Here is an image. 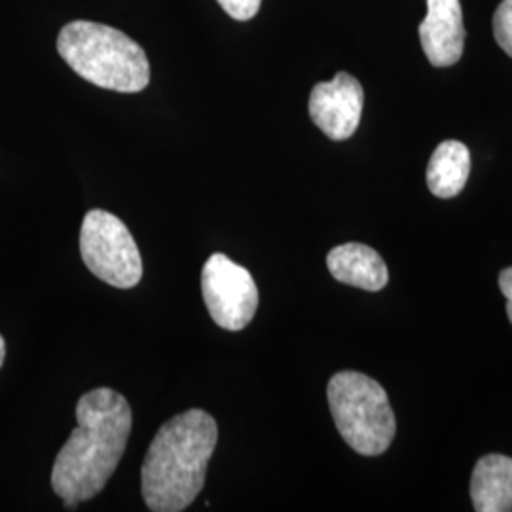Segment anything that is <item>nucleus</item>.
Segmentation results:
<instances>
[{
  "label": "nucleus",
  "mask_w": 512,
  "mask_h": 512,
  "mask_svg": "<svg viewBox=\"0 0 512 512\" xmlns=\"http://www.w3.org/2000/svg\"><path fill=\"white\" fill-rule=\"evenodd\" d=\"M365 92L361 82L348 73H338L330 82H319L310 93L313 124L332 141H346L361 122Z\"/></svg>",
  "instance_id": "nucleus-7"
},
{
  "label": "nucleus",
  "mask_w": 512,
  "mask_h": 512,
  "mask_svg": "<svg viewBox=\"0 0 512 512\" xmlns=\"http://www.w3.org/2000/svg\"><path fill=\"white\" fill-rule=\"evenodd\" d=\"M327 266L336 281L370 293L382 291L389 281L384 258L363 243L334 247L327 256Z\"/></svg>",
  "instance_id": "nucleus-9"
},
{
  "label": "nucleus",
  "mask_w": 512,
  "mask_h": 512,
  "mask_svg": "<svg viewBox=\"0 0 512 512\" xmlns=\"http://www.w3.org/2000/svg\"><path fill=\"white\" fill-rule=\"evenodd\" d=\"M202 293L211 319L220 329H245L258 308V289L251 272L222 253L203 264Z\"/></svg>",
  "instance_id": "nucleus-6"
},
{
  "label": "nucleus",
  "mask_w": 512,
  "mask_h": 512,
  "mask_svg": "<svg viewBox=\"0 0 512 512\" xmlns=\"http://www.w3.org/2000/svg\"><path fill=\"white\" fill-rule=\"evenodd\" d=\"M80 255L88 270L116 289H133L143 277V258L128 226L103 209L86 213Z\"/></svg>",
  "instance_id": "nucleus-5"
},
{
  "label": "nucleus",
  "mask_w": 512,
  "mask_h": 512,
  "mask_svg": "<svg viewBox=\"0 0 512 512\" xmlns=\"http://www.w3.org/2000/svg\"><path fill=\"white\" fill-rule=\"evenodd\" d=\"M471 499L478 512H511L512 459L501 454L478 459L471 478Z\"/></svg>",
  "instance_id": "nucleus-10"
},
{
  "label": "nucleus",
  "mask_w": 512,
  "mask_h": 512,
  "mask_svg": "<svg viewBox=\"0 0 512 512\" xmlns=\"http://www.w3.org/2000/svg\"><path fill=\"white\" fill-rule=\"evenodd\" d=\"M494 37L501 50L512 57V0H503L495 10Z\"/></svg>",
  "instance_id": "nucleus-12"
},
{
  "label": "nucleus",
  "mask_w": 512,
  "mask_h": 512,
  "mask_svg": "<svg viewBox=\"0 0 512 512\" xmlns=\"http://www.w3.org/2000/svg\"><path fill=\"white\" fill-rule=\"evenodd\" d=\"M4 359H6V342H4V338L0 336V368L4 365Z\"/></svg>",
  "instance_id": "nucleus-15"
},
{
  "label": "nucleus",
  "mask_w": 512,
  "mask_h": 512,
  "mask_svg": "<svg viewBox=\"0 0 512 512\" xmlns=\"http://www.w3.org/2000/svg\"><path fill=\"white\" fill-rule=\"evenodd\" d=\"M217 440V421L200 408L165 421L150 442L141 469V492L150 511L181 512L194 503Z\"/></svg>",
  "instance_id": "nucleus-2"
},
{
  "label": "nucleus",
  "mask_w": 512,
  "mask_h": 512,
  "mask_svg": "<svg viewBox=\"0 0 512 512\" xmlns=\"http://www.w3.org/2000/svg\"><path fill=\"white\" fill-rule=\"evenodd\" d=\"M330 412L338 433L361 456H380L397 431L384 387L361 372L344 370L327 387Z\"/></svg>",
  "instance_id": "nucleus-4"
},
{
  "label": "nucleus",
  "mask_w": 512,
  "mask_h": 512,
  "mask_svg": "<svg viewBox=\"0 0 512 512\" xmlns=\"http://www.w3.org/2000/svg\"><path fill=\"white\" fill-rule=\"evenodd\" d=\"M57 52L74 73L103 90L143 92L150 82L145 50L126 33L103 23H67L57 37Z\"/></svg>",
  "instance_id": "nucleus-3"
},
{
  "label": "nucleus",
  "mask_w": 512,
  "mask_h": 512,
  "mask_svg": "<svg viewBox=\"0 0 512 512\" xmlns=\"http://www.w3.org/2000/svg\"><path fill=\"white\" fill-rule=\"evenodd\" d=\"M471 173L469 148L459 141H444L435 148L427 165V186L440 198H456Z\"/></svg>",
  "instance_id": "nucleus-11"
},
{
  "label": "nucleus",
  "mask_w": 512,
  "mask_h": 512,
  "mask_svg": "<svg viewBox=\"0 0 512 512\" xmlns=\"http://www.w3.org/2000/svg\"><path fill=\"white\" fill-rule=\"evenodd\" d=\"M217 2L222 6V10L236 21H249L255 18L262 4V0H217Z\"/></svg>",
  "instance_id": "nucleus-13"
},
{
  "label": "nucleus",
  "mask_w": 512,
  "mask_h": 512,
  "mask_svg": "<svg viewBox=\"0 0 512 512\" xmlns=\"http://www.w3.org/2000/svg\"><path fill=\"white\" fill-rule=\"evenodd\" d=\"M76 421L52 469V488L67 511L103 492L126 452L133 416L124 395L97 387L80 397Z\"/></svg>",
  "instance_id": "nucleus-1"
},
{
  "label": "nucleus",
  "mask_w": 512,
  "mask_h": 512,
  "mask_svg": "<svg viewBox=\"0 0 512 512\" xmlns=\"http://www.w3.org/2000/svg\"><path fill=\"white\" fill-rule=\"evenodd\" d=\"M421 48L433 67L456 65L465 46V25L459 0H427L420 25Z\"/></svg>",
  "instance_id": "nucleus-8"
},
{
  "label": "nucleus",
  "mask_w": 512,
  "mask_h": 512,
  "mask_svg": "<svg viewBox=\"0 0 512 512\" xmlns=\"http://www.w3.org/2000/svg\"><path fill=\"white\" fill-rule=\"evenodd\" d=\"M499 287H501V293L507 298V315L512 323V268H507L499 274Z\"/></svg>",
  "instance_id": "nucleus-14"
}]
</instances>
